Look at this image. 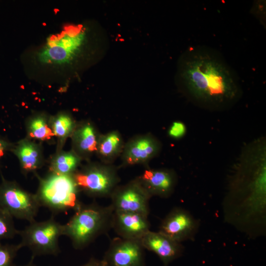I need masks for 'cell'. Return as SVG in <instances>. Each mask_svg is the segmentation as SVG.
I'll return each mask as SVG.
<instances>
[{
  "instance_id": "obj_10",
  "label": "cell",
  "mask_w": 266,
  "mask_h": 266,
  "mask_svg": "<svg viewBox=\"0 0 266 266\" xmlns=\"http://www.w3.org/2000/svg\"><path fill=\"white\" fill-rule=\"evenodd\" d=\"M199 226V222L189 212L181 207H175L162 220L159 232L181 243L193 240Z\"/></svg>"
},
{
  "instance_id": "obj_13",
  "label": "cell",
  "mask_w": 266,
  "mask_h": 266,
  "mask_svg": "<svg viewBox=\"0 0 266 266\" xmlns=\"http://www.w3.org/2000/svg\"><path fill=\"white\" fill-rule=\"evenodd\" d=\"M144 249L156 254L165 266L181 256L184 247L178 242L159 232H148L141 239Z\"/></svg>"
},
{
  "instance_id": "obj_14",
  "label": "cell",
  "mask_w": 266,
  "mask_h": 266,
  "mask_svg": "<svg viewBox=\"0 0 266 266\" xmlns=\"http://www.w3.org/2000/svg\"><path fill=\"white\" fill-rule=\"evenodd\" d=\"M138 177L151 197H169L176 183L175 173L169 169L147 168Z\"/></svg>"
},
{
  "instance_id": "obj_4",
  "label": "cell",
  "mask_w": 266,
  "mask_h": 266,
  "mask_svg": "<svg viewBox=\"0 0 266 266\" xmlns=\"http://www.w3.org/2000/svg\"><path fill=\"white\" fill-rule=\"evenodd\" d=\"M79 191L73 174L53 173L40 180L35 196L40 206L56 215L75 210L81 204L78 199Z\"/></svg>"
},
{
  "instance_id": "obj_18",
  "label": "cell",
  "mask_w": 266,
  "mask_h": 266,
  "mask_svg": "<svg viewBox=\"0 0 266 266\" xmlns=\"http://www.w3.org/2000/svg\"><path fill=\"white\" fill-rule=\"evenodd\" d=\"M17 154L25 170H32L37 167L38 154L33 145L29 143L20 145L17 149Z\"/></svg>"
},
{
  "instance_id": "obj_3",
  "label": "cell",
  "mask_w": 266,
  "mask_h": 266,
  "mask_svg": "<svg viewBox=\"0 0 266 266\" xmlns=\"http://www.w3.org/2000/svg\"><path fill=\"white\" fill-rule=\"evenodd\" d=\"M74 211L68 221L63 225V235L70 239L75 249L86 247L112 229L114 210L110 205L103 206L94 202L81 203Z\"/></svg>"
},
{
  "instance_id": "obj_20",
  "label": "cell",
  "mask_w": 266,
  "mask_h": 266,
  "mask_svg": "<svg viewBox=\"0 0 266 266\" xmlns=\"http://www.w3.org/2000/svg\"><path fill=\"white\" fill-rule=\"evenodd\" d=\"M22 248L20 243L3 244L0 242V266H15L14 259Z\"/></svg>"
},
{
  "instance_id": "obj_12",
  "label": "cell",
  "mask_w": 266,
  "mask_h": 266,
  "mask_svg": "<svg viewBox=\"0 0 266 266\" xmlns=\"http://www.w3.org/2000/svg\"><path fill=\"white\" fill-rule=\"evenodd\" d=\"M148 216L141 214L114 211L112 229L118 237L131 239H140L150 231Z\"/></svg>"
},
{
  "instance_id": "obj_21",
  "label": "cell",
  "mask_w": 266,
  "mask_h": 266,
  "mask_svg": "<svg viewBox=\"0 0 266 266\" xmlns=\"http://www.w3.org/2000/svg\"><path fill=\"white\" fill-rule=\"evenodd\" d=\"M30 133L32 137L41 140L49 139L54 135L44 120L41 117L34 118L31 122Z\"/></svg>"
},
{
  "instance_id": "obj_15",
  "label": "cell",
  "mask_w": 266,
  "mask_h": 266,
  "mask_svg": "<svg viewBox=\"0 0 266 266\" xmlns=\"http://www.w3.org/2000/svg\"><path fill=\"white\" fill-rule=\"evenodd\" d=\"M125 143L121 133L117 130L100 134L96 153L101 162L113 164L121 156Z\"/></svg>"
},
{
  "instance_id": "obj_25",
  "label": "cell",
  "mask_w": 266,
  "mask_h": 266,
  "mask_svg": "<svg viewBox=\"0 0 266 266\" xmlns=\"http://www.w3.org/2000/svg\"><path fill=\"white\" fill-rule=\"evenodd\" d=\"M5 148V144L3 142L0 140V158L3 155L4 150Z\"/></svg>"
},
{
  "instance_id": "obj_8",
  "label": "cell",
  "mask_w": 266,
  "mask_h": 266,
  "mask_svg": "<svg viewBox=\"0 0 266 266\" xmlns=\"http://www.w3.org/2000/svg\"><path fill=\"white\" fill-rule=\"evenodd\" d=\"M151 197L137 176L115 188L109 198L110 205L114 211L134 212L148 216Z\"/></svg>"
},
{
  "instance_id": "obj_16",
  "label": "cell",
  "mask_w": 266,
  "mask_h": 266,
  "mask_svg": "<svg viewBox=\"0 0 266 266\" xmlns=\"http://www.w3.org/2000/svg\"><path fill=\"white\" fill-rule=\"evenodd\" d=\"M100 135L92 124H82L74 134V143L76 150L83 154L96 152Z\"/></svg>"
},
{
  "instance_id": "obj_7",
  "label": "cell",
  "mask_w": 266,
  "mask_h": 266,
  "mask_svg": "<svg viewBox=\"0 0 266 266\" xmlns=\"http://www.w3.org/2000/svg\"><path fill=\"white\" fill-rule=\"evenodd\" d=\"M40 207L35 195L14 182L2 180L0 185V207L13 218L33 222L35 221Z\"/></svg>"
},
{
  "instance_id": "obj_2",
  "label": "cell",
  "mask_w": 266,
  "mask_h": 266,
  "mask_svg": "<svg viewBox=\"0 0 266 266\" xmlns=\"http://www.w3.org/2000/svg\"><path fill=\"white\" fill-rule=\"evenodd\" d=\"M85 28L69 26L49 37L35 55L34 61L41 68L62 70L71 66L81 56L88 42Z\"/></svg>"
},
{
  "instance_id": "obj_9",
  "label": "cell",
  "mask_w": 266,
  "mask_h": 266,
  "mask_svg": "<svg viewBox=\"0 0 266 266\" xmlns=\"http://www.w3.org/2000/svg\"><path fill=\"white\" fill-rule=\"evenodd\" d=\"M144 248L140 239H112L103 259L107 266H145Z\"/></svg>"
},
{
  "instance_id": "obj_5",
  "label": "cell",
  "mask_w": 266,
  "mask_h": 266,
  "mask_svg": "<svg viewBox=\"0 0 266 266\" xmlns=\"http://www.w3.org/2000/svg\"><path fill=\"white\" fill-rule=\"evenodd\" d=\"M23 247H28L34 258L37 256L57 255L61 251L59 239L63 235V225L58 222L53 216L40 222L30 223L18 232Z\"/></svg>"
},
{
  "instance_id": "obj_1",
  "label": "cell",
  "mask_w": 266,
  "mask_h": 266,
  "mask_svg": "<svg viewBox=\"0 0 266 266\" xmlns=\"http://www.w3.org/2000/svg\"><path fill=\"white\" fill-rule=\"evenodd\" d=\"M178 77L192 98L208 105H222L233 100L239 91L235 73L213 49L190 47L180 61Z\"/></svg>"
},
{
  "instance_id": "obj_6",
  "label": "cell",
  "mask_w": 266,
  "mask_h": 266,
  "mask_svg": "<svg viewBox=\"0 0 266 266\" xmlns=\"http://www.w3.org/2000/svg\"><path fill=\"white\" fill-rule=\"evenodd\" d=\"M73 176L79 190L92 198H110L120 182L117 167L102 162L88 166Z\"/></svg>"
},
{
  "instance_id": "obj_23",
  "label": "cell",
  "mask_w": 266,
  "mask_h": 266,
  "mask_svg": "<svg viewBox=\"0 0 266 266\" xmlns=\"http://www.w3.org/2000/svg\"><path fill=\"white\" fill-rule=\"evenodd\" d=\"M186 128L184 123L180 121L173 122L168 130V134L173 139H179L185 134Z\"/></svg>"
},
{
  "instance_id": "obj_24",
  "label": "cell",
  "mask_w": 266,
  "mask_h": 266,
  "mask_svg": "<svg viewBox=\"0 0 266 266\" xmlns=\"http://www.w3.org/2000/svg\"><path fill=\"white\" fill-rule=\"evenodd\" d=\"M80 266H107V265L103 259L99 260L92 258L88 262Z\"/></svg>"
},
{
  "instance_id": "obj_26",
  "label": "cell",
  "mask_w": 266,
  "mask_h": 266,
  "mask_svg": "<svg viewBox=\"0 0 266 266\" xmlns=\"http://www.w3.org/2000/svg\"><path fill=\"white\" fill-rule=\"evenodd\" d=\"M34 258L32 257L31 260L28 263L20 266H36L33 262Z\"/></svg>"
},
{
  "instance_id": "obj_19",
  "label": "cell",
  "mask_w": 266,
  "mask_h": 266,
  "mask_svg": "<svg viewBox=\"0 0 266 266\" xmlns=\"http://www.w3.org/2000/svg\"><path fill=\"white\" fill-rule=\"evenodd\" d=\"M13 218L6 211L0 207V242L5 239L13 238L18 234Z\"/></svg>"
},
{
  "instance_id": "obj_22",
  "label": "cell",
  "mask_w": 266,
  "mask_h": 266,
  "mask_svg": "<svg viewBox=\"0 0 266 266\" xmlns=\"http://www.w3.org/2000/svg\"><path fill=\"white\" fill-rule=\"evenodd\" d=\"M74 124L71 118L66 115H61L55 120L53 126V133L59 137H65L72 131Z\"/></svg>"
},
{
  "instance_id": "obj_11",
  "label": "cell",
  "mask_w": 266,
  "mask_h": 266,
  "mask_svg": "<svg viewBox=\"0 0 266 266\" xmlns=\"http://www.w3.org/2000/svg\"><path fill=\"white\" fill-rule=\"evenodd\" d=\"M161 144L150 133L133 136L125 143L120 167L145 165L159 153Z\"/></svg>"
},
{
  "instance_id": "obj_17",
  "label": "cell",
  "mask_w": 266,
  "mask_h": 266,
  "mask_svg": "<svg viewBox=\"0 0 266 266\" xmlns=\"http://www.w3.org/2000/svg\"><path fill=\"white\" fill-rule=\"evenodd\" d=\"M80 158L72 153L63 154L54 161L52 170L53 173L62 174H73L78 166Z\"/></svg>"
}]
</instances>
